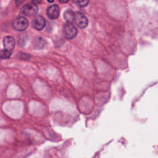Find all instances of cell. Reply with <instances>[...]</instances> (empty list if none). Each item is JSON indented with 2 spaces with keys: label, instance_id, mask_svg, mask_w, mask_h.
<instances>
[{
  "label": "cell",
  "instance_id": "obj_12",
  "mask_svg": "<svg viewBox=\"0 0 158 158\" xmlns=\"http://www.w3.org/2000/svg\"><path fill=\"white\" fill-rule=\"evenodd\" d=\"M41 1H42V0H31L32 2L34 3V4H35L41 3Z\"/></svg>",
  "mask_w": 158,
  "mask_h": 158
},
{
  "label": "cell",
  "instance_id": "obj_3",
  "mask_svg": "<svg viewBox=\"0 0 158 158\" xmlns=\"http://www.w3.org/2000/svg\"><path fill=\"white\" fill-rule=\"evenodd\" d=\"M38 11V6L34 3L25 4L22 9V12L27 16H33L37 14Z\"/></svg>",
  "mask_w": 158,
  "mask_h": 158
},
{
  "label": "cell",
  "instance_id": "obj_4",
  "mask_svg": "<svg viewBox=\"0 0 158 158\" xmlns=\"http://www.w3.org/2000/svg\"><path fill=\"white\" fill-rule=\"evenodd\" d=\"M73 21H75L77 26L81 28H86L88 24V20L86 17L80 12H77L75 14Z\"/></svg>",
  "mask_w": 158,
  "mask_h": 158
},
{
  "label": "cell",
  "instance_id": "obj_13",
  "mask_svg": "<svg viewBox=\"0 0 158 158\" xmlns=\"http://www.w3.org/2000/svg\"><path fill=\"white\" fill-rule=\"evenodd\" d=\"M59 1H60V2H61V3H66V2H67L69 0H59Z\"/></svg>",
  "mask_w": 158,
  "mask_h": 158
},
{
  "label": "cell",
  "instance_id": "obj_1",
  "mask_svg": "<svg viewBox=\"0 0 158 158\" xmlns=\"http://www.w3.org/2000/svg\"><path fill=\"white\" fill-rule=\"evenodd\" d=\"M28 20L23 17H17L12 22V26L17 31H20L26 30L28 27Z\"/></svg>",
  "mask_w": 158,
  "mask_h": 158
},
{
  "label": "cell",
  "instance_id": "obj_2",
  "mask_svg": "<svg viewBox=\"0 0 158 158\" xmlns=\"http://www.w3.org/2000/svg\"><path fill=\"white\" fill-rule=\"evenodd\" d=\"M64 33L67 39L72 40L76 37L78 31L76 27L72 23L68 22L64 27Z\"/></svg>",
  "mask_w": 158,
  "mask_h": 158
},
{
  "label": "cell",
  "instance_id": "obj_6",
  "mask_svg": "<svg viewBox=\"0 0 158 158\" xmlns=\"http://www.w3.org/2000/svg\"><path fill=\"white\" fill-rule=\"evenodd\" d=\"M60 13L59 7L57 5L54 4L48 7L46 10L47 15L51 19H56L58 18Z\"/></svg>",
  "mask_w": 158,
  "mask_h": 158
},
{
  "label": "cell",
  "instance_id": "obj_11",
  "mask_svg": "<svg viewBox=\"0 0 158 158\" xmlns=\"http://www.w3.org/2000/svg\"><path fill=\"white\" fill-rule=\"evenodd\" d=\"M25 0H16V4L17 6H19Z\"/></svg>",
  "mask_w": 158,
  "mask_h": 158
},
{
  "label": "cell",
  "instance_id": "obj_14",
  "mask_svg": "<svg viewBox=\"0 0 158 158\" xmlns=\"http://www.w3.org/2000/svg\"><path fill=\"white\" fill-rule=\"evenodd\" d=\"M47 1H48V2H49L52 3V2H54V0H47Z\"/></svg>",
  "mask_w": 158,
  "mask_h": 158
},
{
  "label": "cell",
  "instance_id": "obj_8",
  "mask_svg": "<svg viewBox=\"0 0 158 158\" xmlns=\"http://www.w3.org/2000/svg\"><path fill=\"white\" fill-rule=\"evenodd\" d=\"M75 14L72 10L67 9L64 13V18L67 22L72 23L74 20Z\"/></svg>",
  "mask_w": 158,
  "mask_h": 158
},
{
  "label": "cell",
  "instance_id": "obj_7",
  "mask_svg": "<svg viewBox=\"0 0 158 158\" xmlns=\"http://www.w3.org/2000/svg\"><path fill=\"white\" fill-rule=\"evenodd\" d=\"M3 44L4 49L11 51L14 49L15 44V41L12 36H6L3 40Z\"/></svg>",
  "mask_w": 158,
  "mask_h": 158
},
{
  "label": "cell",
  "instance_id": "obj_5",
  "mask_svg": "<svg viewBox=\"0 0 158 158\" xmlns=\"http://www.w3.org/2000/svg\"><path fill=\"white\" fill-rule=\"evenodd\" d=\"M32 26L37 30H43L46 25V20L41 15H36L32 20Z\"/></svg>",
  "mask_w": 158,
  "mask_h": 158
},
{
  "label": "cell",
  "instance_id": "obj_10",
  "mask_svg": "<svg viewBox=\"0 0 158 158\" xmlns=\"http://www.w3.org/2000/svg\"><path fill=\"white\" fill-rule=\"evenodd\" d=\"M73 1L80 7H86L88 3H89V1L88 0H73Z\"/></svg>",
  "mask_w": 158,
  "mask_h": 158
},
{
  "label": "cell",
  "instance_id": "obj_9",
  "mask_svg": "<svg viewBox=\"0 0 158 158\" xmlns=\"http://www.w3.org/2000/svg\"><path fill=\"white\" fill-rule=\"evenodd\" d=\"M11 56V51H7L6 49L0 51V58L7 59Z\"/></svg>",
  "mask_w": 158,
  "mask_h": 158
}]
</instances>
